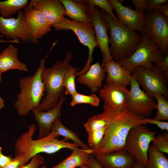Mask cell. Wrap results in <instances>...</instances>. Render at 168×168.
Wrapping results in <instances>:
<instances>
[{"instance_id":"obj_11","label":"cell","mask_w":168,"mask_h":168,"mask_svg":"<svg viewBox=\"0 0 168 168\" xmlns=\"http://www.w3.org/2000/svg\"><path fill=\"white\" fill-rule=\"evenodd\" d=\"M86 13L92 24L95 31L98 47L101 52L102 60L101 65L102 68L107 63L113 59L110 51L109 38L108 31L109 26L107 21L101 15L98 8L91 7L82 3Z\"/></svg>"},{"instance_id":"obj_40","label":"cell","mask_w":168,"mask_h":168,"mask_svg":"<svg viewBox=\"0 0 168 168\" xmlns=\"http://www.w3.org/2000/svg\"><path fill=\"white\" fill-rule=\"evenodd\" d=\"M24 165L21 157L15 156L13 160L3 168H20Z\"/></svg>"},{"instance_id":"obj_37","label":"cell","mask_w":168,"mask_h":168,"mask_svg":"<svg viewBox=\"0 0 168 168\" xmlns=\"http://www.w3.org/2000/svg\"><path fill=\"white\" fill-rule=\"evenodd\" d=\"M168 0H148L146 11L149 12L154 9H157L160 6L168 5Z\"/></svg>"},{"instance_id":"obj_28","label":"cell","mask_w":168,"mask_h":168,"mask_svg":"<svg viewBox=\"0 0 168 168\" xmlns=\"http://www.w3.org/2000/svg\"><path fill=\"white\" fill-rule=\"evenodd\" d=\"M79 68H74L69 65L65 73L63 78V85L65 89L64 94L71 96L77 93L75 79L76 74L79 70Z\"/></svg>"},{"instance_id":"obj_4","label":"cell","mask_w":168,"mask_h":168,"mask_svg":"<svg viewBox=\"0 0 168 168\" xmlns=\"http://www.w3.org/2000/svg\"><path fill=\"white\" fill-rule=\"evenodd\" d=\"M73 56L71 52L68 51L63 61L59 60L52 67L43 69L41 78L45 93L39 105L42 111H46L55 106L64 96L63 78Z\"/></svg>"},{"instance_id":"obj_30","label":"cell","mask_w":168,"mask_h":168,"mask_svg":"<svg viewBox=\"0 0 168 168\" xmlns=\"http://www.w3.org/2000/svg\"><path fill=\"white\" fill-rule=\"evenodd\" d=\"M82 3L90 7L95 6L99 8L107 13L116 22L120 23L118 19L114 14L113 10V7L110 0H82Z\"/></svg>"},{"instance_id":"obj_18","label":"cell","mask_w":168,"mask_h":168,"mask_svg":"<svg viewBox=\"0 0 168 168\" xmlns=\"http://www.w3.org/2000/svg\"><path fill=\"white\" fill-rule=\"evenodd\" d=\"M27 6L40 10L51 26L66 15L64 7L60 0H31Z\"/></svg>"},{"instance_id":"obj_23","label":"cell","mask_w":168,"mask_h":168,"mask_svg":"<svg viewBox=\"0 0 168 168\" xmlns=\"http://www.w3.org/2000/svg\"><path fill=\"white\" fill-rule=\"evenodd\" d=\"M65 11L66 15L72 21L86 24H92L84 5L79 0H60Z\"/></svg>"},{"instance_id":"obj_19","label":"cell","mask_w":168,"mask_h":168,"mask_svg":"<svg viewBox=\"0 0 168 168\" xmlns=\"http://www.w3.org/2000/svg\"><path fill=\"white\" fill-rule=\"evenodd\" d=\"M95 156L103 168H131L136 162L135 158L125 150Z\"/></svg>"},{"instance_id":"obj_1","label":"cell","mask_w":168,"mask_h":168,"mask_svg":"<svg viewBox=\"0 0 168 168\" xmlns=\"http://www.w3.org/2000/svg\"><path fill=\"white\" fill-rule=\"evenodd\" d=\"M103 112L108 120L103 138L92 154L107 153L124 150L128 134L136 126L146 124L147 118L133 114L128 108L116 111L103 106Z\"/></svg>"},{"instance_id":"obj_42","label":"cell","mask_w":168,"mask_h":168,"mask_svg":"<svg viewBox=\"0 0 168 168\" xmlns=\"http://www.w3.org/2000/svg\"><path fill=\"white\" fill-rule=\"evenodd\" d=\"M89 168H103L95 158V156L91 154L86 164Z\"/></svg>"},{"instance_id":"obj_12","label":"cell","mask_w":168,"mask_h":168,"mask_svg":"<svg viewBox=\"0 0 168 168\" xmlns=\"http://www.w3.org/2000/svg\"><path fill=\"white\" fill-rule=\"evenodd\" d=\"M130 86L127 108L135 115L148 118L155 109L156 101L141 89L140 85L132 77Z\"/></svg>"},{"instance_id":"obj_33","label":"cell","mask_w":168,"mask_h":168,"mask_svg":"<svg viewBox=\"0 0 168 168\" xmlns=\"http://www.w3.org/2000/svg\"><path fill=\"white\" fill-rule=\"evenodd\" d=\"M106 126L100 129L88 132V142L89 147L93 150L99 146L104 136Z\"/></svg>"},{"instance_id":"obj_32","label":"cell","mask_w":168,"mask_h":168,"mask_svg":"<svg viewBox=\"0 0 168 168\" xmlns=\"http://www.w3.org/2000/svg\"><path fill=\"white\" fill-rule=\"evenodd\" d=\"M72 96V99L70 105L72 107L80 104H88L94 106H98L100 102V99L95 93L86 95L77 92Z\"/></svg>"},{"instance_id":"obj_45","label":"cell","mask_w":168,"mask_h":168,"mask_svg":"<svg viewBox=\"0 0 168 168\" xmlns=\"http://www.w3.org/2000/svg\"><path fill=\"white\" fill-rule=\"evenodd\" d=\"M131 168H145L142 165L136 161Z\"/></svg>"},{"instance_id":"obj_20","label":"cell","mask_w":168,"mask_h":168,"mask_svg":"<svg viewBox=\"0 0 168 168\" xmlns=\"http://www.w3.org/2000/svg\"><path fill=\"white\" fill-rule=\"evenodd\" d=\"M107 73L105 82L126 87L130 85L131 73L126 70L114 59L106 63L103 68Z\"/></svg>"},{"instance_id":"obj_36","label":"cell","mask_w":168,"mask_h":168,"mask_svg":"<svg viewBox=\"0 0 168 168\" xmlns=\"http://www.w3.org/2000/svg\"><path fill=\"white\" fill-rule=\"evenodd\" d=\"M154 67L162 71L168 78V54L164 57L163 59L154 63Z\"/></svg>"},{"instance_id":"obj_9","label":"cell","mask_w":168,"mask_h":168,"mask_svg":"<svg viewBox=\"0 0 168 168\" xmlns=\"http://www.w3.org/2000/svg\"><path fill=\"white\" fill-rule=\"evenodd\" d=\"M133 78L141 85L143 90L148 96L161 94L168 98L167 78L163 71L156 67L147 70L142 67H138L131 73Z\"/></svg>"},{"instance_id":"obj_35","label":"cell","mask_w":168,"mask_h":168,"mask_svg":"<svg viewBox=\"0 0 168 168\" xmlns=\"http://www.w3.org/2000/svg\"><path fill=\"white\" fill-rule=\"evenodd\" d=\"M30 161L20 168H38L42 165L44 164V157L40 154H37L32 157Z\"/></svg>"},{"instance_id":"obj_27","label":"cell","mask_w":168,"mask_h":168,"mask_svg":"<svg viewBox=\"0 0 168 168\" xmlns=\"http://www.w3.org/2000/svg\"><path fill=\"white\" fill-rule=\"evenodd\" d=\"M145 168H168V159L164 153L150 145Z\"/></svg>"},{"instance_id":"obj_16","label":"cell","mask_w":168,"mask_h":168,"mask_svg":"<svg viewBox=\"0 0 168 168\" xmlns=\"http://www.w3.org/2000/svg\"><path fill=\"white\" fill-rule=\"evenodd\" d=\"M110 1L116 12L117 17L121 24L131 30L138 31L141 34L144 32L145 13L123 6L119 1L110 0Z\"/></svg>"},{"instance_id":"obj_38","label":"cell","mask_w":168,"mask_h":168,"mask_svg":"<svg viewBox=\"0 0 168 168\" xmlns=\"http://www.w3.org/2000/svg\"><path fill=\"white\" fill-rule=\"evenodd\" d=\"M146 122V124H151L156 125L161 130H166L168 131V122H163L161 120H156L154 119H151L147 118Z\"/></svg>"},{"instance_id":"obj_26","label":"cell","mask_w":168,"mask_h":168,"mask_svg":"<svg viewBox=\"0 0 168 168\" xmlns=\"http://www.w3.org/2000/svg\"><path fill=\"white\" fill-rule=\"evenodd\" d=\"M29 2L28 0L0 1V16L4 18H10L12 15L23 9Z\"/></svg>"},{"instance_id":"obj_41","label":"cell","mask_w":168,"mask_h":168,"mask_svg":"<svg viewBox=\"0 0 168 168\" xmlns=\"http://www.w3.org/2000/svg\"><path fill=\"white\" fill-rule=\"evenodd\" d=\"M13 159L11 156L4 155L2 152V148L0 147V168H3Z\"/></svg>"},{"instance_id":"obj_49","label":"cell","mask_w":168,"mask_h":168,"mask_svg":"<svg viewBox=\"0 0 168 168\" xmlns=\"http://www.w3.org/2000/svg\"><path fill=\"white\" fill-rule=\"evenodd\" d=\"M40 168H48L45 166L43 165H42Z\"/></svg>"},{"instance_id":"obj_14","label":"cell","mask_w":168,"mask_h":168,"mask_svg":"<svg viewBox=\"0 0 168 168\" xmlns=\"http://www.w3.org/2000/svg\"><path fill=\"white\" fill-rule=\"evenodd\" d=\"M129 90L126 87L112 83H107L99 90V96L103 100L105 106L116 111L127 108Z\"/></svg>"},{"instance_id":"obj_5","label":"cell","mask_w":168,"mask_h":168,"mask_svg":"<svg viewBox=\"0 0 168 168\" xmlns=\"http://www.w3.org/2000/svg\"><path fill=\"white\" fill-rule=\"evenodd\" d=\"M47 57L41 58L34 75L21 78L19 81L20 91L14 105L18 115L25 116L34 108L39 106L45 93L41 74L45 67Z\"/></svg>"},{"instance_id":"obj_7","label":"cell","mask_w":168,"mask_h":168,"mask_svg":"<svg viewBox=\"0 0 168 168\" xmlns=\"http://www.w3.org/2000/svg\"><path fill=\"white\" fill-rule=\"evenodd\" d=\"M51 27H53L56 31L72 30L81 43L87 47L88 57L86 63L84 68L77 72L76 76L84 74L88 70L91 63L94 60L93 53L94 49L96 47H98L92 24H86L74 21L64 17L58 22L51 25Z\"/></svg>"},{"instance_id":"obj_44","label":"cell","mask_w":168,"mask_h":168,"mask_svg":"<svg viewBox=\"0 0 168 168\" xmlns=\"http://www.w3.org/2000/svg\"><path fill=\"white\" fill-rule=\"evenodd\" d=\"M1 42H12L16 44L21 43V42L16 40H4L0 39V43Z\"/></svg>"},{"instance_id":"obj_13","label":"cell","mask_w":168,"mask_h":168,"mask_svg":"<svg viewBox=\"0 0 168 168\" xmlns=\"http://www.w3.org/2000/svg\"><path fill=\"white\" fill-rule=\"evenodd\" d=\"M16 18H4L0 16L1 37L5 36L10 40L31 42V34L25 22L23 10L17 13Z\"/></svg>"},{"instance_id":"obj_34","label":"cell","mask_w":168,"mask_h":168,"mask_svg":"<svg viewBox=\"0 0 168 168\" xmlns=\"http://www.w3.org/2000/svg\"><path fill=\"white\" fill-rule=\"evenodd\" d=\"M152 146L159 151L168 153V131L162 134H159L155 135L152 142Z\"/></svg>"},{"instance_id":"obj_8","label":"cell","mask_w":168,"mask_h":168,"mask_svg":"<svg viewBox=\"0 0 168 168\" xmlns=\"http://www.w3.org/2000/svg\"><path fill=\"white\" fill-rule=\"evenodd\" d=\"M156 133L149 129L145 125L133 127L128 134L124 150L135 159L136 161L145 168L148 161V152L150 143Z\"/></svg>"},{"instance_id":"obj_43","label":"cell","mask_w":168,"mask_h":168,"mask_svg":"<svg viewBox=\"0 0 168 168\" xmlns=\"http://www.w3.org/2000/svg\"><path fill=\"white\" fill-rule=\"evenodd\" d=\"M163 15L166 17H168V5H163L157 9Z\"/></svg>"},{"instance_id":"obj_22","label":"cell","mask_w":168,"mask_h":168,"mask_svg":"<svg viewBox=\"0 0 168 168\" xmlns=\"http://www.w3.org/2000/svg\"><path fill=\"white\" fill-rule=\"evenodd\" d=\"M105 73L100 63H96L91 65L86 73L78 76L77 81L88 86L92 92H95L97 91L98 88L101 87L102 82L105 78Z\"/></svg>"},{"instance_id":"obj_29","label":"cell","mask_w":168,"mask_h":168,"mask_svg":"<svg viewBox=\"0 0 168 168\" xmlns=\"http://www.w3.org/2000/svg\"><path fill=\"white\" fill-rule=\"evenodd\" d=\"M153 97L156 100V111L154 119L159 120H168V100L161 94H156Z\"/></svg>"},{"instance_id":"obj_15","label":"cell","mask_w":168,"mask_h":168,"mask_svg":"<svg viewBox=\"0 0 168 168\" xmlns=\"http://www.w3.org/2000/svg\"><path fill=\"white\" fill-rule=\"evenodd\" d=\"M23 10L25 22L31 34V42L37 44L39 40L50 31L51 27L40 10L26 6Z\"/></svg>"},{"instance_id":"obj_17","label":"cell","mask_w":168,"mask_h":168,"mask_svg":"<svg viewBox=\"0 0 168 168\" xmlns=\"http://www.w3.org/2000/svg\"><path fill=\"white\" fill-rule=\"evenodd\" d=\"M66 100L65 97L63 96L55 106L46 111H42L39 106L32 109L31 110L39 126L38 139L44 137L50 133L53 123L61 116V107Z\"/></svg>"},{"instance_id":"obj_25","label":"cell","mask_w":168,"mask_h":168,"mask_svg":"<svg viewBox=\"0 0 168 168\" xmlns=\"http://www.w3.org/2000/svg\"><path fill=\"white\" fill-rule=\"evenodd\" d=\"M51 131L55 133L56 136H62L65 139L68 141L69 139L74 143L80 146L82 149L90 150L89 147L83 143L80 139L79 136L75 133L65 127L61 121L60 118H58L54 121L53 124Z\"/></svg>"},{"instance_id":"obj_21","label":"cell","mask_w":168,"mask_h":168,"mask_svg":"<svg viewBox=\"0 0 168 168\" xmlns=\"http://www.w3.org/2000/svg\"><path fill=\"white\" fill-rule=\"evenodd\" d=\"M18 50L12 44L8 45L0 54V73H2L12 69L28 72L25 63L19 61L18 58Z\"/></svg>"},{"instance_id":"obj_6","label":"cell","mask_w":168,"mask_h":168,"mask_svg":"<svg viewBox=\"0 0 168 168\" xmlns=\"http://www.w3.org/2000/svg\"><path fill=\"white\" fill-rule=\"evenodd\" d=\"M141 35L142 41L133 54L127 59L116 61L131 73L138 67H142L147 70H152L155 67L154 63L166 56L157 43L146 33Z\"/></svg>"},{"instance_id":"obj_39","label":"cell","mask_w":168,"mask_h":168,"mask_svg":"<svg viewBox=\"0 0 168 168\" xmlns=\"http://www.w3.org/2000/svg\"><path fill=\"white\" fill-rule=\"evenodd\" d=\"M135 10L142 13H144L146 11L147 7L148 0H132Z\"/></svg>"},{"instance_id":"obj_46","label":"cell","mask_w":168,"mask_h":168,"mask_svg":"<svg viewBox=\"0 0 168 168\" xmlns=\"http://www.w3.org/2000/svg\"><path fill=\"white\" fill-rule=\"evenodd\" d=\"M4 106V99L0 96V110Z\"/></svg>"},{"instance_id":"obj_24","label":"cell","mask_w":168,"mask_h":168,"mask_svg":"<svg viewBox=\"0 0 168 168\" xmlns=\"http://www.w3.org/2000/svg\"><path fill=\"white\" fill-rule=\"evenodd\" d=\"M93 150L76 148L67 158L52 168H76L86 165Z\"/></svg>"},{"instance_id":"obj_10","label":"cell","mask_w":168,"mask_h":168,"mask_svg":"<svg viewBox=\"0 0 168 168\" xmlns=\"http://www.w3.org/2000/svg\"><path fill=\"white\" fill-rule=\"evenodd\" d=\"M144 32L159 46L165 56L168 54V19L157 9L145 14Z\"/></svg>"},{"instance_id":"obj_31","label":"cell","mask_w":168,"mask_h":168,"mask_svg":"<svg viewBox=\"0 0 168 168\" xmlns=\"http://www.w3.org/2000/svg\"><path fill=\"white\" fill-rule=\"evenodd\" d=\"M107 122V118L102 112L89 118L84 126L88 133L102 128L106 126Z\"/></svg>"},{"instance_id":"obj_2","label":"cell","mask_w":168,"mask_h":168,"mask_svg":"<svg viewBox=\"0 0 168 168\" xmlns=\"http://www.w3.org/2000/svg\"><path fill=\"white\" fill-rule=\"evenodd\" d=\"M36 129L35 125L31 124L29 126L28 131L21 134L15 142V156L21 157L25 165L32 157L40 153L52 154L62 148L72 150L79 147L76 143L68 142L65 139L59 140L55 133L52 131L44 137L33 139Z\"/></svg>"},{"instance_id":"obj_3","label":"cell","mask_w":168,"mask_h":168,"mask_svg":"<svg viewBox=\"0 0 168 168\" xmlns=\"http://www.w3.org/2000/svg\"><path fill=\"white\" fill-rule=\"evenodd\" d=\"M100 12L109 24L110 51L113 59L117 61L128 58L141 43L142 35L116 22L103 10Z\"/></svg>"},{"instance_id":"obj_48","label":"cell","mask_w":168,"mask_h":168,"mask_svg":"<svg viewBox=\"0 0 168 168\" xmlns=\"http://www.w3.org/2000/svg\"><path fill=\"white\" fill-rule=\"evenodd\" d=\"M2 73H0V83H1L2 82Z\"/></svg>"},{"instance_id":"obj_47","label":"cell","mask_w":168,"mask_h":168,"mask_svg":"<svg viewBox=\"0 0 168 168\" xmlns=\"http://www.w3.org/2000/svg\"><path fill=\"white\" fill-rule=\"evenodd\" d=\"M79 168H89L88 166L86 165L82 166L79 167Z\"/></svg>"}]
</instances>
